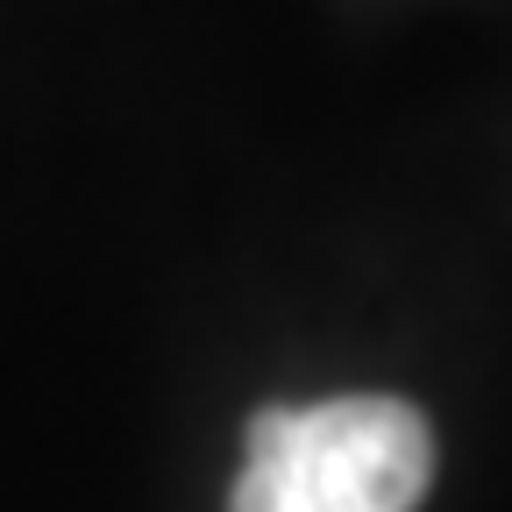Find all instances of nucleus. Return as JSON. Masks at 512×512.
Returning <instances> with one entry per match:
<instances>
[{
    "instance_id": "f257e3e1",
    "label": "nucleus",
    "mask_w": 512,
    "mask_h": 512,
    "mask_svg": "<svg viewBox=\"0 0 512 512\" xmlns=\"http://www.w3.org/2000/svg\"><path fill=\"white\" fill-rule=\"evenodd\" d=\"M427 484V413L392 392H349L256 413L228 512H413Z\"/></svg>"
}]
</instances>
